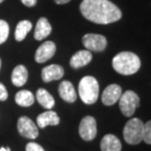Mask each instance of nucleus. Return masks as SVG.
<instances>
[{"label":"nucleus","mask_w":151,"mask_h":151,"mask_svg":"<svg viewBox=\"0 0 151 151\" xmlns=\"http://www.w3.org/2000/svg\"><path fill=\"white\" fill-rule=\"evenodd\" d=\"M83 44L87 50L100 52L107 47V39L102 35L86 34L83 37Z\"/></svg>","instance_id":"7"},{"label":"nucleus","mask_w":151,"mask_h":151,"mask_svg":"<svg viewBox=\"0 0 151 151\" xmlns=\"http://www.w3.org/2000/svg\"><path fill=\"white\" fill-rule=\"evenodd\" d=\"M144 124L138 118H132L127 122L124 128V138L126 142L132 145H135L142 141Z\"/></svg>","instance_id":"4"},{"label":"nucleus","mask_w":151,"mask_h":151,"mask_svg":"<svg viewBox=\"0 0 151 151\" xmlns=\"http://www.w3.org/2000/svg\"><path fill=\"white\" fill-rule=\"evenodd\" d=\"M78 95L86 104H93L97 101L99 95V84L95 78L86 76L78 83Z\"/></svg>","instance_id":"3"},{"label":"nucleus","mask_w":151,"mask_h":151,"mask_svg":"<svg viewBox=\"0 0 151 151\" xmlns=\"http://www.w3.org/2000/svg\"><path fill=\"white\" fill-rule=\"evenodd\" d=\"M18 132L22 137L29 139H35L39 134L37 126L26 116L21 117L18 120Z\"/></svg>","instance_id":"8"},{"label":"nucleus","mask_w":151,"mask_h":151,"mask_svg":"<svg viewBox=\"0 0 151 151\" xmlns=\"http://www.w3.org/2000/svg\"><path fill=\"white\" fill-rule=\"evenodd\" d=\"M92 60V54L88 50H80L75 53L70 60V65L74 69H80L86 66Z\"/></svg>","instance_id":"12"},{"label":"nucleus","mask_w":151,"mask_h":151,"mask_svg":"<svg viewBox=\"0 0 151 151\" xmlns=\"http://www.w3.org/2000/svg\"><path fill=\"white\" fill-rule=\"evenodd\" d=\"M59 94L61 98L66 102L73 103L77 100V92L73 83L69 81H64L59 86Z\"/></svg>","instance_id":"13"},{"label":"nucleus","mask_w":151,"mask_h":151,"mask_svg":"<svg viewBox=\"0 0 151 151\" xmlns=\"http://www.w3.org/2000/svg\"><path fill=\"white\" fill-rule=\"evenodd\" d=\"M0 68H1V59H0Z\"/></svg>","instance_id":"28"},{"label":"nucleus","mask_w":151,"mask_h":151,"mask_svg":"<svg viewBox=\"0 0 151 151\" xmlns=\"http://www.w3.org/2000/svg\"><path fill=\"white\" fill-rule=\"evenodd\" d=\"M112 65L117 73L124 76H131L139 70L141 63L139 57L134 53L124 51L114 57Z\"/></svg>","instance_id":"2"},{"label":"nucleus","mask_w":151,"mask_h":151,"mask_svg":"<svg viewBox=\"0 0 151 151\" xmlns=\"http://www.w3.org/2000/svg\"><path fill=\"white\" fill-rule=\"evenodd\" d=\"M15 101L18 105L22 107H29L35 102V95L29 90L24 89L17 92L16 96H15Z\"/></svg>","instance_id":"19"},{"label":"nucleus","mask_w":151,"mask_h":151,"mask_svg":"<svg viewBox=\"0 0 151 151\" xmlns=\"http://www.w3.org/2000/svg\"><path fill=\"white\" fill-rule=\"evenodd\" d=\"M26 151H45L43 147L35 142H29L26 146Z\"/></svg>","instance_id":"23"},{"label":"nucleus","mask_w":151,"mask_h":151,"mask_svg":"<svg viewBox=\"0 0 151 151\" xmlns=\"http://www.w3.org/2000/svg\"><path fill=\"white\" fill-rule=\"evenodd\" d=\"M0 151H11V150H10V148H9V147H7V148H4V147H1V148H0Z\"/></svg>","instance_id":"27"},{"label":"nucleus","mask_w":151,"mask_h":151,"mask_svg":"<svg viewBox=\"0 0 151 151\" xmlns=\"http://www.w3.org/2000/svg\"><path fill=\"white\" fill-rule=\"evenodd\" d=\"M29 73L24 65H18L12 72V83L16 86H23L27 83Z\"/></svg>","instance_id":"17"},{"label":"nucleus","mask_w":151,"mask_h":151,"mask_svg":"<svg viewBox=\"0 0 151 151\" xmlns=\"http://www.w3.org/2000/svg\"><path fill=\"white\" fill-rule=\"evenodd\" d=\"M57 4H66V3H68V2H70L71 0H54Z\"/></svg>","instance_id":"26"},{"label":"nucleus","mask_w":151,"mask_h":151,"mask_svg":"<svg viewBox=\"0 0 151 151\" xmlns=\"http://www.w3.org/2000/svg\"><path fill=\"white\" fill-rule=\"evenodd\" d=\"M119 106L124 116L132 117L134 114L135 109L139 106V97L132 90H127L121 95L119 99Z\"/></svg>","instance_id":"5"},{"label":"nucleus","mask_w":151,"mask_h":151,"mask_svg":"<svg viewBox=\"0 0 151 151\" xmlns=\"http://www.w3.org/2000/svg\"><path fill=\"white\" fill-rule=\"evenodd\" d=\"M122 88L118 84H110L102 92V102L106 106L114 105L116 102L119 101V99L122 95Z\"/></svg>","instance_id":"10"},{"label":"nucleus","mask_w":151,"mask_h":151,"mask_svg":"<svg viewBox=\"0 0 151 151\" xmlns=\"http://www.w3.org/2000/svg\"><path fill=\"white\" fill-rule=\"evenodd\" d=\"M24 5L28 6V7H32L37 4V0H21Z\"/></svg>","instance_id":"25"},{"label":"nucleus","mask_w":151,"mask_h":151,"mask_svg":"<svg viewBox=\"0 0 151 151\" xmlns=\"http://www.w3.org/2000/svg\"><path fill=\"white\" fill-rule=\"evenodd\" d=\"M37 122L39 128L43 129L47 126H57L60 123V118L54 111H46L37 116Z\"/></svg>","instance_id":"15"},{"label":"nucleus","mask_w":151,"mask_h":151,"mask_svg":"<svg viewBox=\"0 0 151 151\" xmlns=\"http://www.w3.org/2000/svg\"><path fill=\"white\" fill-rule=\"evenodd\" d=\"M56 52V45L53 41H45L37 48L35 59L37 63H44L50 60Z\"/></svg>","instance_id":"9"},{"label":"nucleus","mask_w":151,"mask_h":151,"mask_svg":"<svg viewBox=\"0 0 151 151\" xmlns=\"http://www.w3.org/2000/svg\"><path fill=\"white\" fill-rule=\"evenodd\" d=\"M101 151H121L122 143L116 135L112 134H105L100 142Z\"/></svg>","instance_id":"14"},{"label":"nucleus","mask_w":151,"mask_h":151,"mask_svg":"<svg viewBox=\"0 0 151 151\" xmlns=\"http://www.w3.org/2000/svg\"><path fill=\"white\" fill-rule=\"evenodd\" d=\"M78 132L81 137L86 141H91L97 134V124L93 117L86 116L81 119Z\"/></svg>","instance_id":"6"},{"label":"nucleus","mask_w":151,"mask_h":151,"mask_svg":"<svg viewBox=\"0 0 151 151\" xmlns=\"http://www.w3.org/2000/svg\"><path fill=\"white\" fill-rule=\"evenodd\" d=\"M51 32H52V27H51L49 21L46 18H40L35 26V38L37 40H42L45 37H47L51 34Z\"/></svg>","instance_id":"16"},{"label":"nucleus","mask_w":151,"mask_h":151,"mask_svg":"<svg viewBox=\"0 0 151 151\" xmlns=\"http://www.w3.org/2000/svg\"><path fill=\"white\" fill-rule=\"evenodd\" d=\"M37 99L38 103L44 107L45 109H52L55 105V100H54L53 96L44 88H39L37 91Z\"/></svg>","instance_id":"18"},{"label":"nucleus","mask_w":151,"mask_h":151,"mask_svg":"<svg viewBox=\"0 0 151 151\" xmlns=\"http://www.w3.org/2000/svg\"><path fill=\"white\" fill-rule=\"evenodd\" d=\"M3 1H4V0H0V3H2Z\"/></svg>","instance_id":"29"},{"label":"nucleus","mask_w":151,"mask_h":151,"mask_svg":"<svg viewBox=\"0 0 151 151\" xmlns=\"http://www.w3.org/2000/svg\"><path fill=\"white\" fill-rule=\"evenodd\" d=\"M142 140L147 144H151V122L150 121H148L146 124H144Z\"/></svg>","instance_id":"22"},{"label":"nucleus","mask_w":151,"mask_h":151,"mask_svg":"<svg viewBox=\"0 0 151 151\" xmlns=\"http://www.w3.org/2000/svg\"><path fill=\"white\" fill-rule=\"evenodd\" d=\"M80 10L86 20L100 25L117 22L122 18L121 10L109 0H83Z\"/></svg>","instance_id":"1"},{"label":"nucleus","mask_w":151,"mask_h":151,"mask_svg":"<svg viewBox=\"0 0 151 151\" xmlns=\"http://www.w3.org/2000/svg\"><path fill=\"white\" fill-rule=\"evenodd\" d=\"M9 35V26L4 20H0V44L4 43Z\"/></svg>","instance_id":"21"},{"label":"nucleus","mask_w":151,"mask_h":151,"mask_svg":"<svg viewBox=\"0 0 151 151\" xmlns=\"http://www.w3.org/2000/svg\"><path fill=\"white\" fill-rule=\"evenodd\" d=\"M8 98V92L5 86L0 83V101H5Z\"/></svg>","instance_id":"24"},{"label":"nucleus","mask_w":151,"mask_h":151,"mask_svg":"<svg viewBox=\"0 0 151 151\" xmlns=\"http://www.w3.org/2000/svg\"><path fill=\"white\" fill-rule=\"evenodd\" d=\"M32 28V25L29 21L24 20L19 22V24L16 27V31H15V38L17 41H22L26 38L27 35L29 32H31Z\"/></svg>","instance_id":"20"},{"label":"nucleus","mask_w":151,"mask_h":151,"mask_svg":"<svg viewBox=\"0 0 151 151\" xmlns=\"http://www.w3.org/2000/svg\"><path fill=\"white\" fill-rule=\"evenodd\" d=\"M64 76V69L60 65L52 64L42 69L41 78L44 83H50L52 81H57L63 78Z\"/></svg>","instance_id":"11"}]
</instances>
